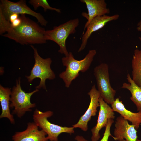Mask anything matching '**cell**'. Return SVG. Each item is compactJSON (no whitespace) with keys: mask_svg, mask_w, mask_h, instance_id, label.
Instances as JSON below:
<instances>
[{"mask_svg":"<svg viewBox=\"0 0 141 141\" xmlns=\"http://www.w3.org/2000/svg\"><path fill=\"white\" fill-rule=\"evenodd\" d=\"M132 79L141 87V49H136L132 60Z\"/></svg>","mask_w":141,"mask_h":141,"instance_id":"obj_18","label":"cell"},{"mask_svg":"<svg viewBox=\"0 0 141 141\" xmlns=\"http://www.w3.org/2000/svg\"><path fill=\"white\" fill-rule=\"evenodd\" d=\"M114 112H116L120 114L123 118L131 122L137 130L141 124V111L134 113L126 109L121 101L118 98H116L111 105Z\"/></svg>","mask_w":141,"mask_h":141,"instance_id":"obj_15","label":"cell"},{"mask_svg":"<svg viewBox=\"0 0 141 141\" xmlns=\"http://www.w3.org/2000/svg\"><path fill=\"white\" fill-rule=\"evenodd\" d=\"M53 114V112L51 111L44 112L36 109L33 115L34 122L46 133L48 140L58 141V137L61 133H66L71 134L74 133L73 127H62L50 122L48 118Z\"/></svg>","mask_w":141,"mask_h":141,"instance_id":"obj_6","label":"cell"},{"mask_svg":"<svg viewBox=\"0 0 141 141\" xmlns=\"http://www.w3.org/2000/svg\"><path fill=\"white\" fill-rule=\"evenodd\" d=\"M99 103L100 109L97 122L91 130L92 141L99 140L100 138L99 132L101 129L106 126L109 119H114L115 118L112 108L101 97L99 98Z\"/></svg>","mask_w":141,"mask_h":141,"instance_id":"obj_11","label":"cell"},{"mask_svg":"<svg viewBox=\"0 0 141 141\" xmlns=\"http://www.w3.org/2000/svg\"><path fill=\"white\" fill-rule=\"evenodd\" d=\"M114 122L113 119H110L108 120L103 137L100 141H108L109 137L110 136L112 137H113L111 134L110 130L112 124Z\"/></svg>","mask_w":141,"mask_h":141,"instance_id":"obj_21","label":"cell"},{"mask_svg":"<svg viewBox=\"0 0 141 141\" xmlns=\"http://www.w3.org/2000/svg\"><path fill=\"white\" fill-rule=\"evenodd\" d=\"M90 98V102L89 107L85 113L82 116L78 122L72 125L74 128H79L84 131L88 129V124L92 116L96 115L97 108L99 106V100L100 96L99 93L94 85L88 93Z\"/></svg>","mask_w":141,"mask_h":141,"instance_id":"obj_9","label":"cell"},{"mask_svg":"<svg viewBox=\"0 0 141 141\" xmlns=\"http://www.w3.org/2000/svg\"><path fill=\"white\" fill-rule=\"evenodd\" d=\"M79 23V19L76 18L58 26H54L51 30L46 31L45 39L46 40H50L56 43L60 48L58 52L67 56L69 52L66 48V40L69 35L75 32L76 28Z\"/></svg>","mask_w":141,"mask_h":141,"instance_id":"obj_3","label":"cell"},{"mask_svg":"<svg viewBox=\"0 0 141 141\" xmlns=\"http://www.w3.org/2000/svg\"><path fill=\"white\" fill-rule=\"evenodd\" d=\"M19 15L13 13L11 14L9 17V21L11 23L16 19L19 17Z\"/></svg>","mask_w":141,"mask_h":141,"instance_id":"obj_23","label":"cell"},{"mask_svg":"<svg viewBox=\"0 0 141 141\" xmlns=\"http://www.w3.org/2000/svg\"><path fill=\"white\" fill-rule=\"evenodd\" d=\"M137 26H141V19L137 24Z\"/></svg>","mask_w":141,"mask_h":141,"instance_id":"obj_26","label":"cell"},{"mask_svg":"<svg viewBox=\"0 0 141 141\" xmlns=\"http://www.w3.org/2000/svg\"><path fill=\"white\" fill-rule=\"evenodd\" d=\"M11 26V23L7 20L0 9V34L7 32Z\"/></svg>","mask_w":141,"mask_h":141,"instance_id":"obj_20","label":"cell"},{"mask_svg":"<svg viewBox=\"0 0 141 141\" xmlns=\"http://www.w3.org/2000/svg\"><path fill=\"white\" fill-rule=\"evenodd\" d=\"M113 138L116 141H137V131L135 126L130 124L128 121L120 115L116 118Z\"/></svg>","mask_w":141,"mask_h":141,"instance_id":"obj_10","label":"cell"},{"mask_svg":"<svg viewBox=\"0 0 141 141\" xmlns=\"http://www.w3.org/2000/svg\"><path fill=\"white\" fill-rule=\"evenodd\" d=\"M96 53L95 50H90L83 59L78 60L69 52L68 55L62 58V63L66 68L59 76L64 82L66 87H70L72 81L79 76L80 72L84 73L88 69Z\"/></svg>","mask_w":141,"mask_h":141,"instance_id":"obj_2","label":"cell"},{"mask_svg":"<svg viewBox=\"0 0 141 141\" xmlns=\"http://www.w3.org/2000/svg\"><path fill=\"white\" fill-rule=\"evenodd\" d=\"M29 3L33 6L35 10H37L39 7H41L43 8L44 12H46L47 10H50L55 11L59 13H61L60 9L51 7L46 0H30Z\"/></svg>","mask_w":141,"mask_h":141,"instance_id":"obj_19","label":"cell"},{"mask_svg":"<svg viewBox=\"0 0 141 141\" xmlns=\"http://www.w3.org/2000/svg\"><path fill=\"white\" fill-rule=\"evenodd\" d=\"M127 79L129 83H124L121 88L126 89L130 92L131 95L130 99L136 106L137 111H141V87L135 83L128 73Z\"/></svg>","mask_w":141,"mask_h":141,"instance_id":"obj_17","label":"cell"},{"mask_svg":"<svg viewBox=\"0 0 141 141\" xmlns=\"http://www.w3.org/2000/svg\"><path fill=\"white\" fill-rule=\"evenodd\" d=\"M75 139L77 141H87L83 137L79 135L77 136Z\"/></svg>","mask_w":141,"mask_h":141,"instance_id":"obj_24","label":"cell"},{"mask_svg":"<svg viewBox=\"0 0 141 141\" xmlns=\"http://www.w3.org/2000/svg\"><path fill=\"white\" fill-rule=\"evenodd\" d=\"M31 46L34 51L35 63L30 74L26 77L30 83L36 78H39L40 80V83L36 87V89L42 88L46 90V80H53L55 78V74L50 67L52 60L49 58H42L39 55L37 49L32 45Z\"/></svg>","mask_w":141,"mask_h":141,"instance_id":"obj_4","label":"cell"},{"mask_svg":"<svg viewBox=\"0 0 141 141\" xmlns=\"http://www.w3.org/2000/svg\"><path fill=\"white\" fill-rule=\"evenodd\" d=\"M0 9L6 19L9 21L10 15L13 13L27 14L36 18L41 25L46 26L48 21L40 13L36 12L27 6L26 1L20 0L17 2H13L8 0H1Z\"/></svg>","mask_w":141,"mask_h":141,"instance_id":"obj_8","label":"cell"},{"mask_svg":"<svg viewBox=\"0 0 141 141\" xmlns=\"http://www.w3.org/2000/svg\"><path fill=\"white\" fill-rule=\"evenodd\" d=\"M21 20L20 18L19 17L11 23V26L13 28L17 27L21 24Z\"/></svg>","mask_w":141,"mask_h":141,"instance_id":"obj_22","label":"cell"},{"mask_svg":"<svg viewBox=\"0 0 141 141\" xmlns=\"http://www.w3.org/2000/svg\"><path fill=\"white\" fill-rule=\"evenodd\" d=\"M46 135L42 130H39L35 123L29 122L25 130L16 132L12 137V141H47Z\"/></svg>","mask_w":141,"mask_h":141,"instance_id":"obj_14","label":"cell"},{"mask_svg":"<svg viewBox=\"0 0 141 141\" xmlns=\"http://www.w3.org/2000/svg\"><path fill=\"white\" fill-rule=\"evenodd\" d=\"M21 22L18 27L11 26L7 33L2 36L14 40L21 45L42 44L46 43V31L36 22L21 14Z\"/></svg>","mask_w":141,"mask_h":141,"instance_id":"obj_1","label":"cell"},{"mask_svg":"<svg viewBox=\"0 0 141 141\" xmlns=\"http://www.w3.org/2000/svg\"><path fill=\"white\" fill-rule=\"evenodd\" d=\"M138 31H140L141 32V26H138L137 28ZM139 39L141 42V36L139 37Z\"/></svg>","mask_w":141,"mask_h":141,"instance_id":"obj_25","label":"cell"},{"mask_svg":"<svg viewBox=\"0 0 141 141\" xmlns=\"http://www.w3.org/2000/svg\"><path fill=\"white\" fill-rule=\"evenodd\" d=\"M38 91V89H36L31 92H26L21 88L20 78H19L16 81V85L12 89L10 96V108L14 109L12 114L21 118L26 112L31 111V109L36 106L35 103L31 102V96Z\"/></svg>","mask_w":141,"mask_h":141,"instance_id":"obj_5","label":"cell"},{"mask_svg":"<svg viewBox=\"0 0 141 141\" xmlns=\"http://www.w3.org/2000/svg\"><path fill=\"white\" fill-rule=\"evenodd\" d=\"M137 141H141V140L137 139Z\"/></svg>","mask_w":141,"mask_h":141,"instance_id":"obj_27","label":"cell"},{"mask_svg":"<svg viewBox=\"0 0 141 141\" xmlns=\"http://www.w3.org/2000/svg\"><path fill=\"white\" fill-rule=\"evenodd\" d=\"M122 141H126L124 139Z\"/></svg>","mask_w":141,"mask_h":141,"instance_id":"obj_28","label":"cell"},{"mask_svg":"<svg viewBox=\"0 0 141 141\" xmlns=\"http://www.w3.org/2000/svg\"><path fill=\"white\" fill-rule=\"evenodd\" d=\"M108 65L102 63L94 69V74L100 97L108 104L111 105L115 100L116 91L111 87Z\"/></svg>","mask_w":141,"mask_h":141,"instance_id":"obj_7","label":"cell"},{"mask_svg":"<svg viewBox=\"0 0 141 141\" xmlns=\"http://www.w3.org/2000/svg\"><path fill=\"white\" fill-rule=\"evenodd\" d=\"M11 89L5 87L0 85V102L1 107L0 118H7L12 124L15 123V120L10 109Z\"/></svg>","mask_w":141,"mask_h":141,"instance_id":"obj_16","label":"cell"},{"mask_svg":"<svg viewBox=\"0 0 141 141\" xmlns=\"http://www.w3.org/2000/svg\"><path fill=\"white\" fill-rule=\"evenodd\" d=\"M80 1L86 4L88 11L87 13H83L82 14L87 19L84 26L83 34L85 30L93 19L109 13L110 10L107 8V4L104 0H81Z\"/></svg>","mask_w":141,"mask_h":141,"instance_id":"obj_12","label":"cell"},{"mask_svg":"<svg viewBox=\"0 0 141 141\" xmlns=\"http://www.w3.org/2000/svg\"><path fill=\"white\" fill-rule=\"evenodd\" d=\"M119 16L118 14L112 16L105 15L97 16L93 19L87 26L86 31L83 34L81 43L78 52H81L85 49L88 39L93 32L102 28L108 22L117 20Z\"/></svg>","mask_w":141,"mask_h":141,"instance_id":"obj_13","label":"cell"}]
</instances>
